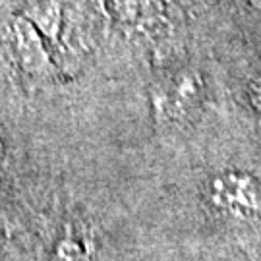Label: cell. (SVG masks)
<instances>
[{
  "mask_svg": "<svg viewBox=\"0 0 261 261\" xmlns=\"http://www.w3.org/2000/svg\"><path fill=\"white\" fill-rule=\"evenodd\" d=\"M12 43H14V53L18 56L19 66L25 74L33 77L53 75L55 64L48 53L47 41L35 29V25L23 16H18L12 23Z\"/></svg>",
  "mask_w": 261,
  "mask_h": 261,
  "instance_id": "3",
  "label": "cell"
},
{
  "mask_svg": "<svg viewBox=\"0 0 261 261\" xmlns=\"http://www.w3.org/2000/svg\"><path fill=\"white\" fill-rule=\"evenodd\" d=\"M250 2H253V4H261V0H250Z\"/></svg>",
  "mask_w": 261,
  "mask_h": 261,
  "instance_id": "8",
  "label": "cell"
},
{
  "mask_svg": "<svg viewBox=\"0 0 261 261\" xmlns=\"http://www.w3.org/2000/svg\"><path fill=\"white\" fill-rule=\"evenodd\" d=\"M248 99L253 109L261 114V77L253 80L252 84L248 85Z\"/></svg>",
  "mask_w": 261,
  "mask_h": 261,
  "instance_id": "6",
  "label": "cell"
},
{
  "mask_svg": "<svg viewBox=\"0 0 261 261\" xmlns=\"http://www.w3.org/2000/svg\"><path fill=\"white\" fill-rule=\"evenodd\" d=\"M48 43H56L62 31V8L56 0H33L21 14Z\"/></svg>",
  "mask_w": 261,
  "mask_h": 261,
  "instance_id": "4",
  "label": "cell"
},
{
  "mask_svg": "<svg viewBox=\"0 0 261 261\" xmlns=\"http://www.w3.org/2000/svg\"><path fill=\"white\" fill-rule=\"evenodd\" d=\"M203 84L196 72L182 70L151 91V105L159 122H182L201 105Z\"/></svg>",
  "mask_w": 261,
  "mask_h": 261,
  "instance_id": "2",
  "label": "cell"
},
{
  "mask_svg": "<svg viewBox=\"0 0 261 261\" xmlns=\"http://www.w3.org/2000/svg\"><path fill=\"white\" fill-rule=\"evenodd\" d=\"M207 199L211 207L234 221H253L261 217V186L246 172H223L209 182Z\"/></svg>",
  "mask_w": 261,
  "mask_h": 261,
  "instance_id": "1",
  "label": "cell"
},
{
  "mask_svg": "<svg viewBox=\"0 0 261 261\" xmlns=\"http://www.w3.org/2000/svg\"><path fill=\"white\" fill-rule=\"evenodd\" d=\"M2 157H4V145H2V141H0V165H2Z\"/></svg>",
  "mask_w": 261,
  "mask_h": 261,
  "instance_id": "7",
  "label": "cell"
},
{
  "mask_svg": "<svg viewBox=\"0 0 261 261\" xmlns=\"http://www.w3.org/2000/svg\"><path fill=\"white\" fill-rule=\"evenodd\" d=\"M50 261H91L85 246L72 236H66L56 244Z\"/></svg>",
  "mask_w": 261,
  "mask_h": 261,
  "instance_id": "5",
  "label": "cell"
}]
</instances>
